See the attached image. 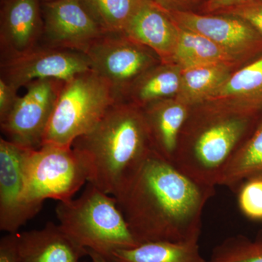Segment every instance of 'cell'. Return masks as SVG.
I'll return each instance as SVG.
<instances>
[{
	"label": "cell",
	"mask_w": 262,
	"mask_h": 262,
	"mask_svg": "<svg viewBox=\"0 0 262 262\" xmlns=\"http://www.w3.org/2000/svg\"><path fill=\"white\" fill-rule=\"evenodd\" d=\"M215 187L196 182L153 151L116 196L139 245L199 239L202 218Z\"/></svg>",
	"instance_id": "1"
},
{
	"label": "cell",
	"mask_w": 262,
	"mask_h": 262,
	"mask_svg": "<svg viewBox=\"0 0 262 262\" xmlns=\"http://www.w3.org/2000/svg\"><path fill=\"white\" fill-rule=\"evenodd\" d=\"M72 147L85 160L90 184L116 198L153 151L142 108L117 101Z\"/></svg>",
	"instance_id": "2"
},
{
	"label": "cell",
	"mask_w": 262,
	"mask_h": 262,
	"mask_svg": "<svg viewBox=\"0 0 262 262\" xmlns=\"http://www.w3.org/2000/svg\"><path fill=\"white\" fill-rule=\"evenodd\" d=\"M184 124L173 163L196 182L215 187L257 126L259 115H228L198 108Z\"/></svg>",
	"instance_id": "3"
},
{
	"label": "cell",
	"mask_w": 262,
	"mask_h": 262,
	"mask_svg": "<svg viewBox=\"0 0 262 262\" xmlns=\"http://www.w3.org/2000/svg\"><path fill=\"white\" fill-rule=\"evenodd\" d=\"M56 214L62 230L77 246L103 256L139 246L117 199L88 183L77 198L58 202Z\"/></svg>",
	"instance_id": "4"
},
{
	"label": "cell",
	"mask_w": 262,
	"mask_h": 262,
	"mask_svg": "<svg viewBox=\"0 0 262 262\" xmlns=\"http://www.w3.org/2000/svg\"><path fill=\"white\" fill-rule=\"evenodd\" d=\"M117 101L110 84L94 70L76 75L63 84L42 145L71 147L77 138L92 130Z\"/></svg>",
	"instance_id": "5"
},
{
	"label": "cell",
	"mask_w": 262,
	"mask_h": 262,
	"mask_svg": "<svg viewBox=\"0 0 262 262\" xmlns=\"http://www.w3.org/2000/svg\"><path fill=\"white\" fill-rule=\"evenodd\" d=\"M89 175L85 160L72 146L44 144L31 150L26 160L24 199L40 209L47 200L69 201L89 182Z\"/></svg>",
	"instance_id": "6"
},
{
	"label": "cell",
	"mask_w": 262,
	"mask_h": 262,
	"mask_svg": "<svg viewBox=\"0 0 262 262\" xmlns=\"http://www.w3.org/2000/svg\"><path fill=\"white\" fill-rule=\"evenodd\" d=\"M85 54L92 70L110 84L118 101L136 79L160 61L149 48L121 32L103 33Z\"/></svg>",
	"instance_id": "7"
},
{
	"label": "cell",
	"mask_w": 262,
	"mask_h": 262,
	"mask_svg": "<svg viewBox=\"0 0 262 262\" xmlns=\"http://www.w3.org/2000/svg\"><path fill=\"white\" fill-rule=\"evenodd\" d=\"M65 82L55 79L33 81L27 92L4 121L0 122L5 139L24 147L38 149Z\"/></svg>",
	"instance_id": "8"
},
{
	"label": "cell",
	"mask_w": 262,
	"mask_h": 262,
	"mask_svg": "<svg viewBox=\"0 0 262 262\" xmlns=\"http://www.w3.org/2000/svg\"><path fill=\"white\" fill-rule=\"evenodd\" d=\"M91 70L85 53L39 45L20 54L2 57L0 79L18 91L34 80L55 79L67 82Z\"/></svg>",
	"instance_id": "9"
},
{
	"label": "cell",
	"mask_w": 262,
	"mask_h": 262,
	"mask_svg": "<svg viewBox=\"0 0 262 262\" xmlns=\"http://www.w3.org/2000/svg\"><path fill=\"white\" fill-rule=\"evenodd\" d=\"M42 46L85 53L105 33L81 0L42 3Z\"/></svg>",
	"instance_id": "10"
},
{
	"label": "cell",
	"mask_w": 262,
	"mask_h": 262,
	"mask_svg": "<svg viewBox=\"0 0 262 262\" xmlns=\"http://www.w3.org/2000/svg\"><path fill=\"white\" fill-rule=\"evenodd\" d=\"M166 12L179 27L205 36L241 62L262 55V34L244 19L188 10Z\"/></svg>",
	"instance_id": "11"
},
{
	"label": "cell",
	"mask_w": 262,
	"mask_h": 262,
	"mask_svg": "<svg viewBox=\"0 0 262 262\" xmlns=\"http://www.w3.org/2000/svg\"><path fill=\"white\" fill-rule=\"evenodd\" d=\"M31 149L0 139V229L15 233L40 208L24 199L26 160Z\"/></svg>",
	"instance_id": "12"
},
{
	"label": "cell",
	"mask_w": 262,
	"mask_h": 262,
	"mask_svg": "<svg viewBox=\"0 0 262 262\" xmlns=\"http://www.w3.org/2000/svg\"><path fill=\"white\" fill-rule=\"evenodd\" d=\"M200 107L228 115H262V55L232 73Z\"/></svg>",
	"instance_id": "13"
},
{
	"label": "cell",
	"mask_w": 262,
	"mask_h": 262,
	"mask_svg": "<svg viewBox=\"0 0 262 262\" xmlns=\"http://www.w3.org/2000/svg\"><path fill=\"white\" fill-rule=\"evenodd\" d=\"M43 25L41 0H2L1 57L20 54L39 46Z\"/></svg>",
	"instance_id": "14"
},
{
	"label": "cell",
	"mask_w": 262,
	"mask_h": 262,
	"mask_svg": "<svg viewBox=\"0 0 262 262\" xmlns=\"http://www.w3.org/2000/svg\"><path fill=\"white\" fill-rule=\"evenodd\" d=\"M124 34L171 65L179 39V27L165 10L151 0H144L127 24Z\"/></svg>",
	"instance_id": "15"
},
{
	"label": "cell",
	"mask_w": 262,
	"mask_h": 262,
	"mask_svg": "<svg viewBox=\"0 0 262 262\" xmlns=\"http://www.w3.org/2000/svg\"><path fill=\"white\" fill-rule=\"evenodd\" d=\"M87 249L74 243L56 224L17 232L18 262H80Z\"/></svg>",
	"instance_id": "16"
},
{
	"label": "cell",
	"mask_w": 262,
	"mask_h": 262,
	"mask_svg": "<svg viewBox=\"0 0 262 262\" xmlns=\"http://www.w3.org/2000/svg\"><path fill=\"white\" fill-rule=\"evenodd\" d=\"M155 151L173 163L189 106L178 100L165 99L141 108Z\"/></svg>",
	"instance_id": "17"
},
{
	"label": "cell",
	"mask_w": 262,
	"mask_h": 262,
	"mask_svg": "<svg viewBox=\"0 0 262 262\" xmlns=\"http://www.w3.org/2000/svg\"><path fill=\"white\" fill-rule=\"evenodd\" d=\"M178 27V43L172 66L178 67L179 70H185L207 64H224L234 67L241 63L208 38Z\"/></svg>",
	"instance_id": "18"
},
{
	"label": "cell",
	"mask_w": 262,
	"mask_h": 262,
	"mask_svg": "<svg viewBox=\"0 0 262 262\" xmlns=\"http://www.w3.org/2000/svg\"><path fill=\"white\" fill-rule=\"evenodd\" d=\"M181 88V70L172 65L153 67L136 79L124 96L143 108L150 103L177 96Z\"/></svg>",
	"instance_id": "19"
},
{
	"label": "cell",
	"mask_w": 262,
	"mask_h": 262,
	"mask_svg": "<svg viewBox=\"0 0 262 262\" xmlns=\"http://www.w3.org/2000/svg\"><path fill=\"white\" fill-rule=\"evenodd\" d=\"M200 252L198 241H158L134 248L117 250L110 262H206Z\"/></svg>",
	"instance_id": "20"
},
{
	"label": "cell",
	"mask_w": 262,
	"mask_h": 262,
	"mask_svg": "<svg viewBox=\"0 0 262 262\" xmlns=\"http://www.w3.org/2000/svg\"><path fill=\"white\" fill-rule=\"evenodd\" d=\"M230 66L207 64L181 70L177 100L188 106L200 105L216 92L232 75Z\"/></svg>",
	"instance_id": "21"
},
{
	"label": "cell",
	"mask_w": 262,
	"mask_h": 262,
	"mask_svg": "<svg viewBox=\"0 0 262 262\" xmlns=\"http://www.w3.org/2000/svg\"><path fill=\"white\" fill-rule=\"evenodd\" d=\"M262 173V116L256 129L227 165L219 183L234 189L246 179Z\"/></svg>",
	"instance_id": "22"
},
{
	"label": "cell",
	"mask_w": 262,
	"mask_h": 262,
	"mask_svg": "<svg viewBox=\"0 0 262 262\" xmlns=\"http://www.w3.org/2000/svg\"><path fill=\"white\" fill-rule=\"evenodd\" d=\"M104 32L123 33L144 0H81Z\"/></svg>",
	"instance_id": "23"
},
{
	"label": "cell",
	"mask_w": 262,
	"mask_h": 262,
	"mask_svg": "<svg viewBox=\"0 0 262 262\" xmlns=\"http://www.w3.org/2000/svg\"><path fill=\"white\" fill-rule=\"evenodd\" d=\"M206 262H262V232L253 239L236 235L225 239Z\"/></svg>",
	"instance_id": "24"
},
{
	"label": "cell",
	"mask_w": 262,
	"mask_h": 262,
	"mask_svg": "<svg viewBox=\"0 0 262 262\" xmlns=\"http://www.w3.org/2000/svg\"><path fill=\"white\" fill-rule=\"evenodd\" d=\"M237 203L245 216L253 221H262V173L253 175L239 184Z\"/></svg>",
	"instance_id": "25"
},
{
	"label": "cell",
	"mask_w": 262,
	"mask_h": 262,
	"mask_svg": "<svg viewBox=\"0 0 262 262\" xmlns=\"http://www.w3.org/2000/svg\"><path fill=\"white\" fill-rule=\"evenodd\" d=\"M217 13L233 15L244 19L262 34V1L237 5Z\"/></svg>",
	"instance_id": "26"
},
{
	"label": "cell",
	"mask_w": 262,
	"mask_h": 262,
	"mask_svg": "<svg viewBox=\"0 0 262 262\" xmlns=\"http://www.w3.org/2000/svg\"><path fill=\"white\" fill-rule=\"evenodd\" d=\"M17 92L18 90L0 79V122L4 121L16 104L20 97Z\"/></svg>",
	"instance_id": "27"
},
{
	"label": "cell",
	"mask_w": 262,
	"mask_h": 262,
	"mask_svg": "<svg viewBox=\"0 0 262 262\" xmlns=\"http://www.w3.org/2000/svg\"><path fill=\"white\" fill-rule=\"evenodd\" d=\"M0 262H18L17 232L6 234L0 241Z\"/></svg>",
	"instance_id": "28"
},
{
	"label": "cell",
	"mask_w": 262,
	"mask_h": 262,
	"mask_svg": "<svg viewBox=\"0 0 262 262\" xmlns=\"http://www.w3.org/2000/svg\"><path fill=\"white\" fill-rule=\"evenodd\" d=\"M257 1L262 0H208L205 5V10L211 13H219L227 8Z\"/></svg>",
	"instance_id": "29"
},
{
	"label": "cell",
	"mask_w": 262,
	"mask_h": 262,
	"mask_svg": "<svg viewBox=\"0 0 262 262\" xmlns=\"http://www.w3.org/2000/svg\"><path fill=\"white\" fill-rule=\"evenodd\" d=\"M165 11H186L199 0H151Z\"/></svg>",
	"instance_id": "30"
},
{
	"label": "cell",
	"mask_w": 262,
	"mask_h": 262,
	"mask_svg": "<svg viewBox=\"0 0 262 262\" xmlns=\"http://www.w3.org/2000/svg\"><path fill=\"white\" fill-rule=\"evenodd\" d=\"M88 252H89V256L91 258V262H108L107 259L94 251L88 250Z\"/></svg>",
	"instance_id": "31"
},
{
	"label": "cell",
	"mask_w": 262,
	"mask_h": 262,
	"mask_svg": "<svg viewBox=\"0 0 262 262\" xmlns=\"http://www.w3.org/2000/svg\"><path fill=\"white\" fill-rule=\"evenodd\" d=\"M59 1V0H41L42 3H51V2Z\"/></svg>",
	"instance_id": "32"
}]
</instances>
